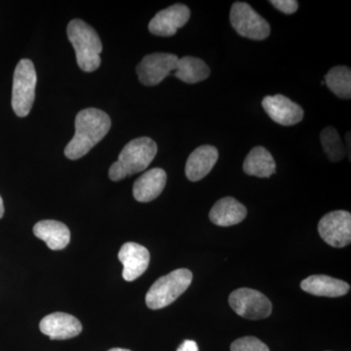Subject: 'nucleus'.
<instances>
[{"label":"nucleus","instance_id":"f257e3e1","mask_svg":"<svg viewBox=\"0 0 351 351\" xmlns=\"http://www.w3.org/2000/svg\"><path fill=\"white\" fill-rule=\"evenodd\" d=\"M75 133L64 149V156L71 160L82 158L100 143L110 131L112 120L98 108H86L77 113Z\"/></svg>","mask_w":351,"mask_h":351},{"label":"nucleus","instance_id":"f03ea898","mask_svg":"<svg viewBox=\"0 0 351 351\" xmlns=\"http://www.w3.org/2000/svg\"><path fill=\"white\" fill-rule=\"evenodd\" d=\"M156 154L157 145L152 138H134L120 152L119 160L110 166L108 177L112 181L119 182L142 172L149 167Z\"/></svg>","mask_w":351,"mask_h":351},{"label":"nucleus","instance_id":"7ed1b4c3","mask_svg":"<svg viewBox=\"0 0 351 351\" xmlns=\"http://www.w3.org/2000/svg\"><path fill=\"white\" fill-rule=\"evenodd\" d=\"M66 34L75 48L78 66L86 73L98 69L103 44L93 27L84 21L75 19L69 23Z\"/></svg>","mask_w":351,"mask_h":351},{"label":"nucleus","instance_id":"20e7f679","mask_svg":"<svg viewBox=\"0 0 351 351\" xmlns=\"http://www.w3.org/2000/svg\"><path fill=\"white\" fill-rule=\"evenodd\" d=\"M191 282L193 274L186 269L173 270L167 276L160 277L145 295L147 307L156 311L169 306L186 292Z\"/></svg>","mask_w":351,"mask_h":351},{"label":"nucleus","instance_id":"39448f33","mask_svg":"<svg viewBox=\"0 0 351 351\" xmlns=\"http://www.w3.org/2000/svg\"><path fill=\"white\" fill-rule=\"evenodd\" d=\"M36 82L38 76L34 63L29 59L21 60L14 73L12 88V108L18 117H27L31 112Z\"/></svg>","mask_w":351,"mask_h":351},{"label":"nucleus","instance_id":"423d86ee","mask_svg":"<svg viewBox=\"0 0 351 351\" xmlns=\"http://www.w3.org/2000/svg\"><path fill=\"white\" fill-rule=\"evenodd\" d=\"M230 23L239 36L253 40L269 38L270 25L246 2H235L230 10Z\"/></svg>","mask_w":351,"mask_h":351},{"label":"nucleus","instance_id":"0eeeda50","mask_svg":"<svg viewBox=\"0 0 351 351\" xmlns=\"http://www.w3.org/2000/svg\"><path fill=\"white\" fill-rule=\"evenodd\" d=\"M228 302L235 313L247 319H265L272 311L269 300L254 289L240 288L233 291Z\"/></svg>","mask_w":351,"mask_h":351},{"label":"nucleus","instance_id":"6e6552de","mask_svg":"<svg viewBox=\"0 0 351 351\" xmlns=\"http://www.w3.org/2000/svg\"><path fill=\"white\" fill-rule=\"evenodd\" d=\"M179 58L168 53H154L143 58L136 68L138 80L145 86H154L162 82L176 71Z\"/></svg>","mask_w":351,"mask_h":351},{"label":"nucleus","instance_id":"1a4fd4ad","mask_svg":"<svg viewBox=\"0 0 351 351\" xmlns=\"http://www.w3.org/2000/svg\"><path fill=\"white\" fill-rule=\"evenodd\" d=\"M318 232L321 239L335 248H343L351 242V215L339 211L328 213L320 219Z\"/></svg>","mask_w":351,"mask_h":351},{"label":"nucleus","instance_id":"9d476101","mask_svg":"<svg viewBox=\"0 0 351 351\" xmlns=\"http://www.w3.org/2000/svg\"><path fill=\"white\" fill-rule=\"evenodd\" d=\"M189 18L191 10L188 6L174 4L159 11L149 22V29L154 36H172L189 22Z\"/></svg>","mask_w":351,"mask_h":351},{"label":"nucleus","instance_id":"9b49d317","mask_svg":"<svg viewBox=\"0 0 351 351\" xmlns=\"http://www.w3.org/2000/svg\"><path fill=\"white\" fill-rule=\"evenodd\" d=\"M262 106L270 119L280 125H295L304 119V110L283 95L265 97Z\"/></svg>","mask_w":351,"mask_h":351},{"label":"nucleus","instance_id":"f8f14e48","mask_svg":"<svg viewBox=\"0 0 351 351\" xmlns=\"http://www.w3.org/2000/svg\"><path fill=\"white\" fill-rule=\"evenodd\" d=\"M119 258L123 265L122 276L126 281L131 282L145 274L149 267L151 255L149 250L142 245L127 242L122 245Z\"/></svg>","mask_w":351,"mask_h":351},{"label":"nucleus","instance_id":"ddd939ff","mask_svg":"<svg viewBox=\"0 0 351 351\" xmlns=\"http://www.w3.org/2000/svg\"><path fill=\"white\" fill-rule=\"evenodd\" d=\"M39 329L51 339H69L82 332V325L71 314L55 313L40 321Z\"/></svg>","mask_w":351,"mask_h":351},{"label":"nucleus","instance_id":"4468645a","mask_svg":"<svg viewBox=\"0 0 351 351\" xmlns=\"http://www.w3.org/2000/svg\"><path fill=\"white\" fill-rule=\"evenodd\" d=\"M219 158V152L213 145L197 147L189 156L186 164V175L189 181L198 182L206 177Z\"/></svg>","mask_w":351,"mask_h":351},{"label":"nucleus","instance_id":"2eb2a0df","mask_svg":"<svg viewBox=\"0 0 351 351\" xmlns=\"http://www.w3.org/2000/svg\"><path fill=\"white\" fill-rule=\"evenodd\" d=\"M167 174L161 168H154L141 176L133 186V195L138 202H151L162 193Z\"/></svg>","mask_w":351,"mask_h":351},{"label":"nucleus","instance_id":"dca6fc26","mask_svg":"<svg viewBox=\"0 0 351 351\" xmlns=\"http://www.w3.org/2000/svg\"><path fill=\"white\" fill-rule=\"evenodd\" d=\"M38 239L43 240L51 250H63L71 241V232L61 221L46 219L38 221L34 228Z\"/></svg>","mask_w":351,"mask_h":351},{"label":"nucleus","instance_id":"f3484780","mask_svg":"<svg viewBox=\"0 0 351 351\" xmlns=\"http://www.w3.org/2000/svg\"><path fill=\"white\" fill-rule=\"evenodd\" d=\"M247 216V209L233 197H225L215 203L210 211L212 223L219 226H230L241 223Z\"/></svg>","mask_w":351,"mask_h":351},{"label":"nucleus","instance_id":"a211bd4d","mask_svg":"<svg viewBox=\"0 0 351 351\" xmlns=\"http://www.w3.org/2000/svg\"><path fill=\"white\" fill-rule=\"evenodd\" d=\"M301 288L318 297L337 298L348 294L350 286L345 281L327 276H313L302 281Z\"/></svg>","mask_w":351,"mask_h":351},{"label":"nucleus","instance_id":"6ab92c4d","mask_svg":"<svg viewBox=\"0 0 351 351\" xmlns=\"http://www.w3.org/2000/svg\"><path fill=\"white\" fill-rule=\"evenodd\" d=\"M243 170L247 175L258 178H269L276 171L274 156L265 147H254L245 158Z\"/></svg>","mask_w":351,"mask_h":351},{"label":"nucleus","instance_id":"aec40b11","mask_svg":"<svg viewBox=\"0 0 351 351\" xmlns=\"http://www.w3.org/2000/svg\"><path fill=\"white\" fill-rule=\"evenodd\" d=\"M211 71L204 61L195 57H182L177 63L175 76L189 84L203 82L209 77Z\"/></svg>","mask_w":351,"mask_h":351},{"label":"nucleus","instance_id":"412c9836","mask_svg":"<svg viewBox=\"0 0 351 351\" xmlns=\"http://www.w3.org/2000/svg\"><path fill=\"white\" fill-rule=\"evenodd\" d=\"M325 82L332 93L341 99L350 100L351 97V71L345 66L330 69L325 76Z\"/></svg>","mask_w":351,"mask_h":351},{"label":"nucleus","instance_id":"4be33fe9","mask_svg":"<svg viewBox=\"0 0 351 351\" xmlns=\"http://www.w3.org/2000/svg\"><path fill=\"white\" fill-rule=\"evenodd\" d=\"M321 144L325 154L332 162H339L346 156V149L338 131L334 127H327L321 132Z\"/></svg>","mask_w":351,"mask_h":351},{"label":"nucleus","instance_id":"5701e85b","mask_svg":"<svg viewBox=\"0 0 351 351\" xmlns=\"http://www.w3.org/2000/svg\"><path fill=\"white\" fill-rule=\"evenodd\" d=\"M230 351H270L265 343L255 337H244L233 341Z\"/></svg>","mask_w":351,"mask_h":351},{"label":"nucleus","instance_id":"b1692460","mask_svg":"<svg viewBox=\"0 0 351 351\" xmlns=\"http://www.w3.org/2000/svg\"><path fill=\"white\" fill-rule=\"evenodd\" d=\"M270 3L284 14H294L299 8V2L295 0H271Z\"/></svg>","mask_w":351,"mask_h":351},{"label":"nucleus","instance_id":"393cba45","mask_svg":"<svg viewBox=\"0 0 351 351\" xmlns=\"http://www.w3.org/2000/svg\"><path fill=\"white\" fill-rule=\"evenodd\" d=\"M177 351H199V348L195 341L186 339L178 348Z\"/></svg>","mask_w":351,"mask_h":351},{"label":"nucleus","instance_id":"a878e982","mask_svg":"<svg viewBox=\"0 0 351 351\" xmlns=\"http://www.w3.org/2000/svg\"><path fill=\"white\" fill-rule=\"evenodd\" d=\"M4 215V205L3 200H2L1 196H0V219L3 217Z\"/></svg>","mask_w":351,"mask_h":351},{"label":"nucleus","instance_id":"bb28decb","mask_svg":"<svg viewBox=\"0 0 351 351\" xmlns=\"http://www.w3.org/2000/svg\"><path fill=\"white\" fill-rule=\"evenodd\" d=\"M108 351H131V350H124V348H112V350H110Z\"/></svg>","mask_w":351,"mask_h":351}]
</instances>
